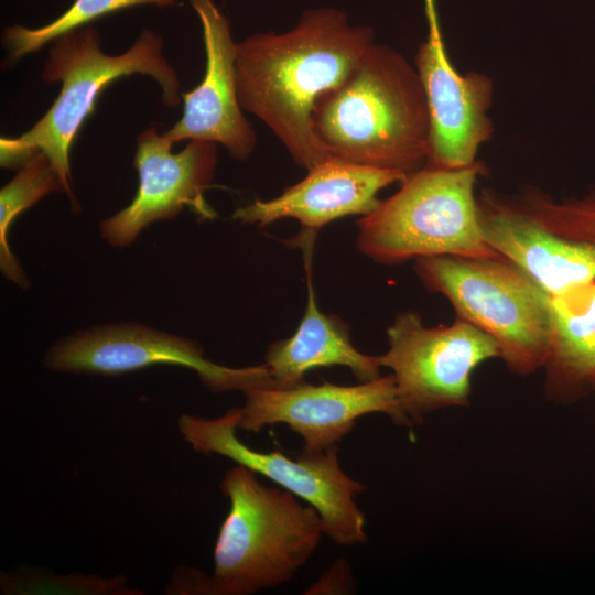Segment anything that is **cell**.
<instances>
[{
  "mask_svg": "<svg viewBox=\"0 0 595 595\" xmlns=\"http://www.w3.org/2000/svg\"><path fill=\"white\" fill-rule=\"evenodd\" d=\"M374 43L370 29L349 25L334 9L307 11L282 34H253L237 43L239 104L310 171L335 159L314 132L317 102L349 77Z\"/></svg>",
  "mask_w": 595,
  "mask_h": 595,
  "instance_id": "6da1fadb",
  "label": "cell"
},
{
  "mask_svg": "<svg viewBox=\"0 0 595 595\" xmlns=\"http://www.w3.org/2000/svg\"><path fill=\"white\" fill-rule=\"evenodd\" d=\"M220 489L230 502L206 575L180 566L169 594L250 595L289 582L316 550L323 532L318 512L288 490L262 485L252 470L236 465Z\"/></svg>",
  "mask_w": 595,
  "mask_h": 595,
  "instance_id": "7a4b0ae2",
  "label": "cell"
},
{
  "mask_svg": "<svg viewBox=\"0 0 595 595\" xmlns=\"http://www.w3.org/2000/svg\"><path fill=\"white\" fill-rule=\"evenodd\" d=\"M313 128L335 159L411 176L426 163L430 132L415 67L374 43L349 77L320 99Z\"/></svg>",
  "mask_w": 595,
  "mask_h": 595,
  "instance_id": "3957f363",
  "label": "cell"
},
{
  "mask_svg": "<svg viewBox=\"0 0 595 595\" xmlns=\"http://www.w3.org/2000/svg\"><path fill=\"white\" fill-rule=\"evenodd\" d=\"M53 41L42 79L47 84L61 82L60 95L28 131L18 138H1L0 163L20 170L43 152L58 174L73 209H77L71 187L69 151L101 91L120 77L141 74L160 85L165 106H178L182 95L177 74L163 54V39L151 30H143L132 46L118 55L101 51L100 35L90 23Z\"/></svg>",
  "mask_w": 595,
  "mask_h": 595,
  "instance_id": "277c9868",
  "label": "cell"
},
{
  "mask_svg": "<svg viewBox=\"0 0 595 595\" xmlns=\"http://www.w3.org/2000/svg\"><path fill=\"white\" fill-rule=\"evenodd\" d=\"M484 171L478 161L455 169L424 165L357 221V248L385 264L433 256L504 258L478 220L475 184Z\"/></svg>",
  "mask_w": 595,
  "mask_h": 595,
  "instance_id": "5b68a950",
  "label": "cell"
},
{
  "mask_svg": "<svg viewBox=\"0 0 595 595\" xmlns=\"http://www.w3.org/2000/svg\"><path fill=\"white\" fill-rule=\"evenodd\" d=\"M415 271L432 292L444 295L457 317L498 344L509 369L527 375L544 366L551 339L549 295L505 258L433 256Z\"/></svg>",
  "mask_w": 595,
  "mask_h": 595,
  "instance_id": "8992f818",
  "label": "cell"
},
{
  "mask_svg": "<svg viewBox=\"0 0 595 595\" xmlns=\"http://www.w3.org/2000/svg\"><path fill=\"white\" fill-rule=\"evenodd\" d=\"M476 202L490 247L548 295L595 281V192L556 202L538 191H482Z\"/></svg>",
  "mask_w": 595,
  "mask_h": 595,
  "instance_id": "52a82bcc",
  "label": "cell"
},
{
  "mask_svg": "<svg viewBox=\"0 0 595 595\" xmlns=\"http://www.w3.org/2000/svg\"><path fill=\"white\" fill-rule=\"evenodd\" d=\"M239 419L240 408L236 407L216 419L182 414L177 428L195 452L227 457L312 506L321 517L324 534L338 545L366 541L365 517L356 502L366 487L342 469L338 446L302 452L299 458L278 451L259 452L238 439Z\"/></svg>",
  "mask_w": 595,
  "mask_h": 595,
  "instance_id": "ba28073f",
  "label": "cell"
},
{
  "mask_svg": "<svg viewBox=\"0 0 595 595\" xmlns=\"http://www.w3.org/2000/svg\"><path fill=\"white\" fill-rule=\"evenodd\" d=\"M387 335L389 348L378 359L392 370L411 424L440 408L465 405L472 371L500 357L490 335L459 317L450 326L426 327L419 314L405 312L396 317Z\"/></svg>",
  "mask_w": 595,
  "mask_h": 595,
  "instance_id": "9c48e42d",
  "label": "cell"
},
{
  "mask_svg": "<svg viewBox=\"0 0 595 595\" xmlns=\"http://www.w3.org/2000/svg\"><path fill=\"white\" fill-rule=\"evenodd\" d=\"M43 363L55 371L105 376L153 365L183 366L214 392L274 387L264 364L221 366L206 359L198 343L140 324H108L75 333L55 343Z\"/></svg>",
  "mask_w": 595,
  "mask_h": 595,
  "instance_id": "30bf717a",
  "label": "cell"
},
{
  "mask_svg": "<svg viewBox=\"0 0 595 595\" xmlns=\"http://www.w3.org/2000/svg\"><path fill=\"white\" fill-rule=\"evenodd\" d=\"M244 393L239 430L256 433L267 425L285 424L303 439L304 453L338 446L356 420L369 413L381 412L397 424L411 425L392 375L356 386L303 382L291 388H253Z\"/></svg>",
  "mask_w": 595,
  "mask_h": 595,
  "instance_id": "8fae6325",
  "label": "cell"
},
{
  "mask_svg": "<svg viewBox=\"0 0 595 595\" xmlns=\"http://www.w3.org/2000/svg\"><path fill=\"white\" fill-rule=\"evenodd\" d=\"M173 144L154 127L138 134L133 160L139 174L136 196L126 208L99 224L100 235L109 245L129 246L144 227L171 219L186 207L203 219L216 216L204 192L214 178L217 143L190 140L177 153L171 152Z\"/></svg>",
  "mask_w": 595,
  "mask_h": 595,
  "instance_id": "7c38bea8",
  "label": "cell"
},
{
  "mask_svg": "<svg viewBox=\"0 0 595 595\" xmlns=\"http://www.w3.org/2000/svg\"><path fill=\"white\" fill-rule=\"evenodd\" d=\"M429 33L415 56L430 119L425 165L455 169L476 162L482 143L494 128L487 115L493 83L486 75L459 74L443 42L435 0H424Z\"/></svg>",
  "mask_w": 595,
  "mask_h": 595,
  "instance_id": "4fadbf2b",
  "label": "cell"
},
{
  "mask_svg": "<svg viewBox=\"0 0 595 595\" xmlns=\"http://www.w3.org/2000/svg\"><path fill=\"white\" fill-rule=\"evenodd\" d=\"M197 13L206 53L204 78L182 95V118L164 134L173 142L206 140L221 144L236 160L253 151L257 136L242 115L236 82L237 43L228 20L213 0H188Z\"/></svg>",
  "mask_w": 595,
  "mask_h": 595,
  "instance_id": "5bb4252c",
  "label": "cell"
},
{
  "mask_svg": "<svg viewBox=\"0 0 595 595\" xmlns=\"http://www.w3.org/2000/svg\"><path fill=\"white\" fill-rule=\"evenodd\" d=\"M301 182L278 197L238 208L232 217L264 227L283 218L301 223V235H314L326 224L348 216L372 213L381 203L378 193L409 176L402 172L331 159L307 171Z\"/></svg>",
  "mask_w": 595,
  "mask_h": 595,
  "instance_id": "9a60e30c",
  "label": "cell"
},
{
  "mask_svg": "<svg viewBox=\"0 0 595 595\" xmlns=\"http://www.w3.org/2000/svg\"><path fill=\"white\" fill-rule=\"evenodd\" d=\"M313 236L300 240L304 250L307 302L304 315L295 333L270 345L264 365L277 388H291L304 381L312 369L345 366L361 381L380 377L378 357L357 350L349 337L348 327L335 315L322 313L317 306L312 282L311 262Z\"/></svg>",
  "mask_w": 595,
  "mask_h": 595,
  "instance_id": "2e32d148",
  "label": "cell"
},
{
  "mask_svg": "<svg viewBox=\"0 0 595 595\" xmlns=\"http://www.w3.org/2000/svg\"><path fill=\"white\" fill-rule=\"evenodd\" d=\"M548 389L573 401L595 386V281L549 295Z\"/></svg>",
  "mask_w": 595,
  "mask_h": 595,
  "instance_id": "e0dca14e",
  "label": "cell"
},
{
  "mask_svg": "<svg viewBox=\"0 0 595 595\" xmlns=\"http://www.w3.org/2000/svg\"><path fill=\"white\" fill-rule=\"evenodd\" d=\"M52 192H64V185L43 153H36L0 191V268L3 275L22 289L29 282L8 242V231L15 217Z\"/></svg>",
  "mask_w": 595,
  "mask_h": 595,
  "instance_id": "ac0fdd59",
  "label": "cell"
},
{
  "mask_svg": "<svg viewBox=\"0 0 595 595\" xmlns=\"http://www.w3.org/2000/svg\"><path fill=\"white\" fill-rule=\"evenodd\" d=\"M176 0H75L57 19L37 28L28 29L22 25L7 28L3 32V44L8 61L13 63L26 54L42 48L57 36L89 24L91 21L113 13L118 10L142 4L172 7Z\"/></svg>",
  "mask_w": 595,
  "mask_h": 595,
  "instance_id": "d6986e66",
  "label": "cell"
},
{
  "mask_svg": "<svg viewBox=\"0 0 595 595\" xmlns=\"http://www.w3.org/2000/svg\"><path fill=\"white\" fill-rule=\"evenodd\" d=\"M1 588L3 593H64L76 594H138L136 589L125 585L122 576L101 578L93 575H47V574H18L1 575Z\"/></svg>",
  "mask_w": 595,
  "mask_h": 595,
  "instance_id": "ffe728a7",
  "label": "cell"
}]
</instances>
